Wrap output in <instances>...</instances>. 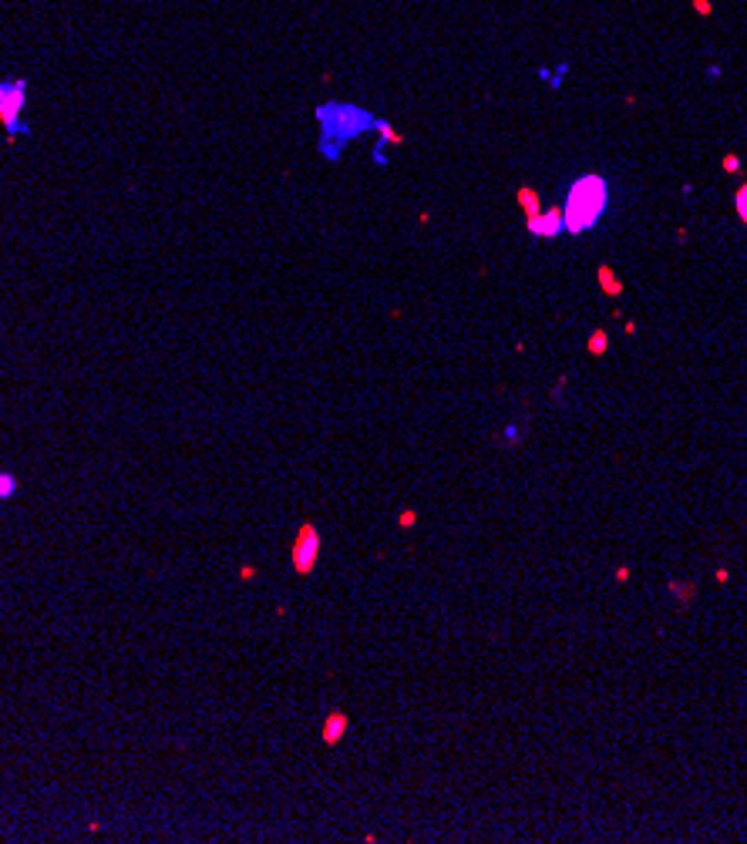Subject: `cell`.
<instances>
[{"mask_svg": "<svg viewBox=\"0 0 747 844\" xmlns=\"http://www.w3.org/2000/svg\"><path fill=\"white\" fill-rule=\"evenodd\" d=\"M316 125H320V152L327 158H340V148L347 142L377 128V115H370L361 104L327 102L316 104Z\"/></svg>", "mask_w": 747, "mask_h": 844, "instance_id": "1", "label": "cell"}, {"mask_svg": "<svg viewBox=\"0 0 747 844\" xmlns=\"http://www.w3.org/2000/svg\"><path fill=\"white\" fill-rule=\"evenodd\" d=\"M609 205V182L603 175H579V179L569 185L566 205H562V226L569 236H583V232L596 229V222L603 219Z\"/></svg>", "mask_w": 747, "mask_h": 844, "instance_id": "2", "label": "cell"}, {"mask_svg": "<svg viewBox=\"0 0 747 844\" xmlns=\"http://www.w3.org/2000/svg\"><path fill=\"white\" fill-rule=\"evenodd\" d=\"M27 98H30L27 77L0 75V128L7 131V142H17V138H24L30 131V125H27Z\"/></svg>", "mask_w": 747, "mask_h": 844, "instance_id": "3", "label": "cell"}, {"mask_svg": "<svg viewBox=\"0 0 747 844\" xmlns=\"http://www.w3.org/2000/svg\"><path fill=\"white\" fill-rule=\"evenodd\" d=\"M320 559V528L313 521H300L293 532V545H290V562L296 575H310L316 568Z\"/></svg>", "mask_w": 747, "mask_h": 844, "instance_id": "4", "label": "cell"}, {"mask_svg": "<svg viewBox=\"0 0 747 844\" xmlns=\"http://www.w3.org/2000/svg\"><path fill=\"white\" fill-rule=\"evenodd\" d=\"M525 229H529V236H536V239H556V236H562L566 232V226H562V205H552V209H545L539 215L525 219Z\"/></svg>", "mask_w": 747, "mask_h": 844, "instance_id": "5", "label": "cell"}, {"mask_svg": "<svg viewBox=\"0 0 747 844\" xmlns=\"http://www.w3.org/2000/svg\"><path fill=\"white\" fill-rule=\"evenodd\" d=\"M347 730H350V716H347V710H340V707L327 710V716L320 720V740H323V747H337V743L347 737Z\"/></svg>", "mask_w": 747, "mask_h": 844, "instance_id": "6", "label": "cell"}, {"mask_svg": "<svg viewBox=\"0 0 747 844\" xmlns=\"http://www.w3.org/2000/svg\"><path fill=\"white\" fill-rule=\"evenodd\" d=\"M596 282H599V289H603L609 300H619V296H623V280L616 276V269H613V266H606V262H603V266L596 269Z\"/></svg>", "mask_w": 747, "mask_h": 844, "instance_id": "7", "label": "cell"}, {"mask_svg": "<svg viewBox=\"0 0 747 844\" xmlns=\"http://www.w3.org/2000/svg\"><path fill=\"white\" fill-rule=\"evenodd\" d=\"M516 202H518V209H522V215H525V219H532V215H539V212H542L539 192H536L532 185H518Z\"/></svg>", "mask_w": 747, "mask_h": 844, "instance_id": "8", "label": "cell"}, {"mask_svg": "<svg viewBox=\"0 0 747 844\" xmlns=\"http://www.w3.org/2000/svg\"><path fill=\"white\" fill-rule=\"evenodd\" d=\"M667 592H670L680 606H690V602L697 599V586H694V582H680V579H667Z\"/></svg>", "mask_w": 747, "mask_h": 844, "instance_id": "9", "label": "cell"}, {"mask_svg": "<svg viewBox=\"0 0 747 844\" xmlns=\"http://www.w3.org/2000/svg\"><path fill=\"white\" fill-rule=\"evenodd\" d=\"M586 350H589L593 357H603V354L609 350V333H606V330H593V333H589V340H586Z\"/></svg>", "mask_w": 747, "mask_h": 844, "instance_id": "10", "label": "cell"}, {"mask_svg": "<svg viewBox=\"0 0 747 844\" xmlns=\"http://www.w3.org/2000/svg\"><path fill=\"white\" fill-rule=\"evenodd\" d=\"M374 131L381 135V145H401V142H404V135L394 128L390 122H384V118H377V128H374Z\"/></svg>", "mask_w": 747, "mask_h": 844, "instance_id": "11", "label": "cell"}, {"mask_svg": "<svg viewBox=\"0 0 747 844\" xmlns=\"http://www.w3.org/2000/svg\"><path fill=\"white\" fill-rule=\"evenodd\" d=\"M17 495V474L14 471H0V501Z\"/></svg>", "mask_w": 747, "mask_h": 844, "instance_id": "12", "label": "cell"}, {"mask_svg": "<svg viewBox=\"0 0 747 844\" xmlns=\"http://www.w3.org/2000/svg\"><path fill=\"white\" fill-rule=\"evenodd\" d=\"M734 205H737V215H741V222L747 226V182L737 189V195H734Z\"/></svg>", "mask_w": 747, "mask_h": 844, "instance_id": "13", "label": "cell"}, {"mask_svg": "<svg viewBox=\"0 0 747 844\" xmlns=\"http://www.w3.org/2000/svg\"><path fill=\"white\" fill-rule=\"evenodd\" d=\"M397 525H401V528H414V525H417V512H414V508L397 512Z\"/></svg>", "mask_w": 747, "mask_h": 844, "instance_id": "14", "label": "cell"}, {"mask_svg": "<svg viewBox=\"0 0 747 844\" xmlns=\"http://www.w3.org/2000/svg\"><path fill=\"white\" fill-rule=\"evenodd\" d=\"M721 165H724V172H730V175H734V172L741 169V158H737V155H724Z\"/></svg>", "mask_w": 747, "mask_h": 844, "instance_id": "15", "label": "cell"}, {"mask_svg": "<svg viewBox=\"0 0 747 844\" xmlns=\"http://www.w3.org/2000/svg\"><path fill=\"white\" fill-rule=\"evenodd\" d=\"M239 579H243V582H253V579H256V565H249V562L239 565Z\"/></svg>", "mask_w": 747, "mask_h": 844, "instance_id": "16", "label": "cell"}, {"mask_svg": "<svg viewBox=\"0 0 747 844\" xmlns=\"http://www.w3.org/2000/svg\"><path fill=\"white\" fill-rule=\"evenodd\" d=\"M502 441H505V444H518V441H522V437H518V428H505V431H502Z\"/></svg>", "mask_w": 747, "mask_h": 844, "instance_id": "17", "label": "cell"}, {"mask_svg": "<svg viewBox=\"0 0 747 844\" xmlns=\"http://www.w3.org/2000/svg\"><path fill=\"white\" fill-rule=\"evenodd\" d=\"M566 394V377H559V384H556V390H552V401H559Z\"/></svg>", "mask_w": 747, "mask_h": 844, "instance_id": "18", "label": "cell"}, {"mask_svg": "<svg viewBox=\"0 0 747 844\" xmlns=\"http://www.w3.org/2000/svg\"><path fill=\"white\" fill-rule=\"evenodd\" d=\"M694 10L697 14H710V0H694Z\"/></svg>", "mask_w": 747, "mask_h": 844, "instance_id": "19", "label": "cell"}, {"mask_svg": "<svg viewBox=\"0 0 747 844\" xmlns=\"http://www.w3.org/2000/svg\"><path fill=\"white\" fill-rule=\"evenodd\" d=\"M616 582H630V565H619L616 568Z\"/></svg>", "mask_w": 747, "mask_h": 844, "instance_id": "20", "label": "cell"}]
</instances>
